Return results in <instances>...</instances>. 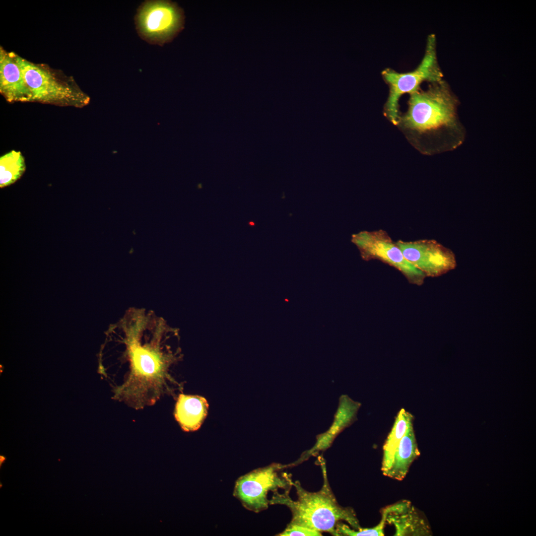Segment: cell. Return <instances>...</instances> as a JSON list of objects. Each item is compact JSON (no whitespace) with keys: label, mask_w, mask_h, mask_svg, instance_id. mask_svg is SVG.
Wrapping results in <instances>:
<instances>
[{"label":"cell","mask_w":536,"mask_h":536,"mask_svg":"<svg viewBox=\"0 0 536 536\" xmlns=\"http://www.w3.org/2000/svg\"><path fill=\"white\" fill-rule=\"evenodd\" d=\"M351 242L363 260L380 261L399 270L409 283L418 286L423 283L425 275L406 260L386 231H361L351 235Z\"/></svg>","instance_id":"obj_8"},{"label":"cell","mask_w":536,"mask_h":536,"mask_svg":"<svg viewBox=\"0 0 536 536\" xmlns=\"http://www.w3.org/2000/svg\"><path fill=\"white\" fill-rule=\"evenodd\" d=\"M280 536H320L322 533L297 525L289 524L282 533L277 535Z\"/></svg>","instance_id":"obj_18"},{"label":"cell","mask_w":536,"mask_h":536,"mask_svg":"<svg viewBox=\"0 0 536 536\" xmlns=\"http://www.w3.org/2000/svg\"><path fill=\"white\" fill-rule=\"evenodd\" d=\"M383 512L386 524L395 527V536H421L428 533L425 521L409 501L397 503L386 507Z\"/></svg>","instance_id":"obj_12"},{"label":"cell","mask_w":536,"mask_h":536,"mask_svg":"<svg viewBox=\"0 0 536 536\" xmlns=\"http://www.w3.org/2000/svg\"><path fill=\"white\" fill-rule=\"evenodd\" d=\"M323 474V484L317 492H311L304 489L299 481L292 482L296 489L297 500L289 496V490L273 493L269 500V505L280 504L287 506L291 512L292 519L289 523L303 526L321 533L328 532L333 536H339L336 525L340 521L347 522L354 530L361 528L354 511L350 507H343L337 503L328 482L325 463L320 460Z\"/></svg>","instance_id":"obj_3"},{"label":"cell","mask_w":536,"mask_h":536,"mask_svg":"<svg viewBox=\"0 0 536 536\" xmlns=\"http://www.w3.org/2000/svg\"><path fill=\"white\" fill-rule=\"evenodd\" d=\"M360 406V403L353 401L347 395H342L339 398L338 406L331 427L327 431L316 436L314 446L304 452L300 459L304 461L330 447L336 437L356 419L357 412Z\"/></svg>","instance_id":"obj_10"},{"label":"cell","mask_w":536,"mask_h":536,"mask_svg":"<svg viewBox=\"0 0 536 536\" xmlns=\"http://www.w3.org/2000/svg\"><path fill=\"white\" fill-rule=\"evenodd\" d=\"M293 463L286 465L272 464L255 469L239 477L236 482L234 496L247 509L258 513L268 508V494L282 488L290 490L292 480L290 475L281 471Z\"/></svg>","instance_id":"obj_7"},{"label":"cell","mask_w":536,"mask_h":536,"mask_svg":"<svg viewBox=\"0 0 536 536\" xmlns=\"http://www.w3.org/2000/svg\"><path fill=\"white\" fill-rule=\"evenodd\" d=\"M404 257L426 277H437L457 266L454 253L433 239L396 242Z\"/></svg>","instance_id":"obj_9"},{"label":"cell","mask_w":536,"mask_h":536,"mask_svg":"<svg viewBox=\"0 0 536 536\" xmlns=\"http://www.w3.org/2000/svg\"><path fill=\"white\" fill-rule=\"evenodd\" d=\"M13 57L29 88L33 101L82 107L89 97L79 89L61 80L50 70L15 55Z\"/></svg>","instance_id":"obj_6"},{"label":"cell","mask_w":536,"mask_h":536,"mask_svg":"<svg viewBox=\"0 0 536 536\" xmlns=\"http://www.w3.org/2000/svg\"><path fill=\"white\" fill-rule=\"evenodd\" d=\"M185 14L174 1L147 0L137 9L134 24L139 37L151 45L163 46L183 29Z\"/></svg>","instance_id":"obj_5"},{"label":"cell","mask_w":536,"mask_h":536,"mask_svg":"<svg viewBox=\"0 0 536 536\" xmlns=\"http://www.w3.org/2000/svg\"><path fill=\"white\" fill-rule=\"evenodd\" d=\"M6 460V458L2 455L0 456V467L4 463Z\"/></svg>","instance_id":"obj_19"},{"label":"cell","mask_w":536,"mask_h":536,"mask_svg":"<svg viewBox=\"0 0 536 536\" xmlns=\"http://www.w3.org/2000/svg\"><path fill=\"white\" fill-rule=\"evenodd\" d=\"M419 454L412 425L400 441L394 454L391 467L385 475L394 479L402 480L411 464Z\"/></svg>","instance_id":"obj_14"},{"label":"cell","mask_w":536,"mask_h":536,"mask_svg":"<svg viewBox=\"0 0 536 536\" xmlns=\"http://www.w3.org/2000/svg\"><path fill=\"white\" fill-rule=\"evenodd\" d=\"M426 42L424 57L415 69L405 73L398 72L391 68L382 71V76L389 86L385 114L395 126L400 116L399 102L402 95L416 91L423 81L434 83L443 80V73L437 58L435 35H429Z\"/></svg>","instance_id":"obj_4"},{"label":"cell","mask_w":536,"mask_h":536,"mask_svg":"<svg viewBox=\"0 0 536 536\" xmlns=\"http://www.w3.org/2000/svg\"><path fill=\"white\" fill-rule=\"evenodd\" d=\"M0 90L8 102H33L28 88L12 53L0 50Z\"/></svg>","instance_id":"obj_11"},{"label":"cell","mask_w":536,"mask_h":536,"mask_svg":"<svg viewBox=\"0 0 536 536\" xmlns=\"http://www.w3.org/2000/svg\"><path fill=\"white\" fill-rule=\"evenodd\" d=\"M107 335L114 343L115 364L124 373L114 398L136 409L154 404L167 391L170 368L179 358L171 344L177 330L152 310L131 307Z\"/></svg>","instance_id":"obj_1"},{"label":"cell","mask_w":536,"mask_h":536,"mask_svg":"<svg viewBox=\"0 0 536 536\" xmlns=\"http://www.w3.org/2000/svg\"><path fill=\"white\" fill-rule=\"evenodd\" d=\"M208 408V404L204 398L180 394L175 405L174 415L183 430L194 431L201 427Z\"/></svg>","instance_id":"obj_13"},{"label":"cell","mask_w":536,"mask_h":536,"mask_svg":"<svg viewBox=\"0 0 536 536\" xmlns=\"http://www.w3.org/2000/svg\"><path fill=\"white\" fill-rule=\"evenodd\" d=\"M410 94L408 109L396 126L422 153L451 151L464 143L466 131L458 114L459 100L442 80Z\"/></svg>","instance_id":"obj_2"},{"label":"cell","mask_w":536,"mask_h":536,"mask_svg":"<svg viewBox=\"0 0 536 536\" xmlns=\"http://www.w3.org/2000/svg\"><path fill=\"white\" fill-rule=\"evenodd\" d=\"M25 170L24 159L19 151L12 150L0 158V186L10 185L17 181Z\"/></svg>","instance_id":"obj_16"},{"label":"cell","mask_w":536,"mask_h":536,"mask_svg":"<svg viewBox=\"0 0 536 536\" xmlns=\"http://www.w3.org/2000/svg\"><path fill=\"white\" fill-rule=\"evenodd\" d=\"M386 524L385 515L383 512L382 519L379 524L371 528H360L358 530L351 529L347 525L338 523L336 525V531L339 536H382L384 535V528Z\"/></svg>","instance_id":"obj_17"},{"label":"cell","mask_w":536,"mask_h":536,"mask_svg":"<svg viewBox=\"0 0 536 536\" xmlns=\"http://www.w3.org/2000/svg\"><path fill=\"white\" fill-rule=\"evenodd\" d=\"M413 419L412 415L404 409L399 411L383 446L381 469L385 475L391 467L394 454L400 441L409 427L413 425Z\"/></svg>","instance_id":"obj_15"}]
</instances>
